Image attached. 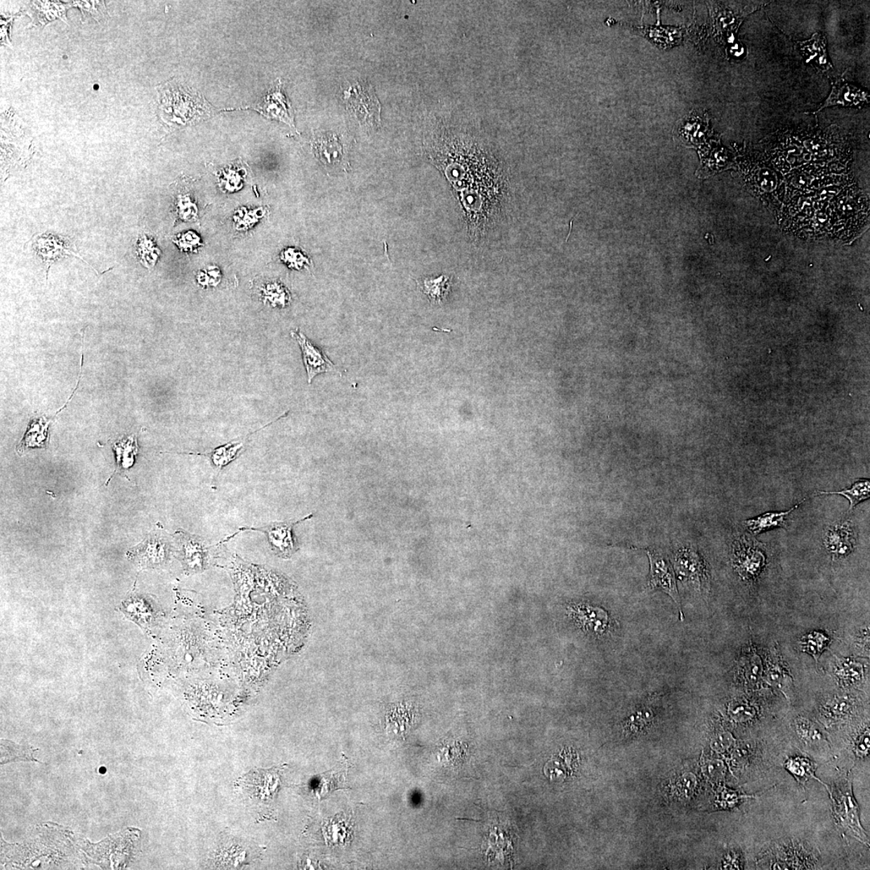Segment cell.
Returning a JSON list of instances; mask_svg holds the SVG:
<instances>
[{
  "instance_id": "6da1fadb",
  "label": "cell",
  "mask_w": 870,
  "mask_h": 870,
  "mask_svg": "<svg viewBox=\"0 0 870 870\" xmlns=\"http://www.w3.org/2000/svg\"><path fill=\"white\" fill-rule=\"evenodd\" d=\"M732 554L733 566L746 581L756 580L767 563L764 545L742 534L733 539Z\"/></svg>"
},
{
  "instance_id": "7a4b0ae2",
  "label": "cell",
  "mask_w": 870,
  "mask_h": 870,
  "mask_svg": "<svg viewBox=\"0 0 870 870\" xmlns=\"http://www.w3.org/2000/svg\"><path fill=\"white\" fill-rule=\"evenodd\" d=\"M347 106L355 117L366 127H378L381 124V105L371 86L359 84L345 92Z\"/></svg>"
},
{
  "instance_id": "3957f363",
  "label": "cell",
  "mask_w": 870,
  "mask_h": 870,
  "mask_svg": "<svg viewBox=\"0 0 870 870\" xmlns=\"http://www.w3.org/2000/svg\"><path fill=\"white\" fill-rule=\"evenodd\" d=\"M311 518H313V514H310L309 516L297 522H272L261 527H240L237 533L229 536L225 541L232 539L239 532H246V530H248V532L264 533L266 534L268 541H269L273 551L282 557L288 558L291 556L296 551L297 548L293 536L294 527L295 525Z\"/></svg>"
},
{
  "instance_id": "277c9868",
  "label": "cell",
  "mask_w": 870,
  "mask_h": 870,
  "mask_svg": "<svg viewBox=\"0 0 870 870\" xmlns=\"http://www.w3.org/2000/svg\"><path fill=\"white\" fill-rule=\"evenodd\" d=\"M650 560V572L648 587L650 589H659L671 596L678 607L681 620L683 621V614L681 608L680 594H678L676 579L674 570L668 560L654 551H647Z\"/></svg>"
},
{
  "instance_id": "5b68a950",
  "label": "cell",
  "mask_w": 870,
  "mask_h": 870,
  "mask_svg": "<svg viewBox=\"0 0 870 870\" xmlns=\"http://www.w3.org/2000/svg\"><path fill=\"white\" fill-rule=\"evenodd\" d=\"M32 249H34L37 255L41 257L44 264H46L47 275L49 268L51 267L53 263L62 259L65 256L79 257V259L86 262L83 257L76 253L75 245L69 239L59 237V235L53 234H40L37 235L34 238V242H32Z\"/></svg>"
},
{
  "instance_id": "8992f818",
  "label": "cell",
  "mask_w": 870,
  "mask_h": 870,
  "mask_svg": "<svg viewBox=\"0 0 870 870\" xmlns=\"http://www.w3.org/2000/svg\"><path fill=\"white\" fill-rule=\"evenodd\" d=\"M180 549L185 568L190 572L204 570L209 565L211 559V546H207L204 538L199 535L190 534L187 532H179Z\"/></svg>"
},
{
  "instance_id": "52a82bcc",
  "label": "cell",
  "mask_w": 870,
  "mask_h": 870,
  "mask_svg": "<svg viewBox=\"0 0 870 870\" xmlns=\"http://www.w3.org/2000/svg\"><path fill=\"white\" fill-rule=\"evenodd\" d=\"M855 544V529L850 520L838 522L826 530L824 545L834 559H841L851 554Z\"/></svg>"
},
{
  "instance_id": "ba28073f",
  "label": "cell",
  "mask_w": 870,
  "mask_h": 870,
  "mask_svg": "<svg viewBox=\"0 0 870 870\" xmlns=\"http://www.w3.org/2000/svg\"><path fill=\"white\" fill-rule=\"evenodd\" d=\"M829 794L833 798L837 822L842 825L843 828L850 829L857 838L862 842L866 841V836L859 822L857 806L852 797L851 788L848 789L847 786L844 792L841 791L838 794H836L834 791L833 794L831 792H829Z\"/></svg>"
},
{
  "instance_id": "9c48e42d",
  "label": "cell",
  "mask_w": 870,
  "mask_h": 870,
  "mask_svg": "<svg viewBox=\"0 0 870 870\" xmlns=\"http://www.w3.org/2000/svg\"><path fill=\"white\" fill-rule=\"evenodd\" d=\"M833 89L827 100L818 109L817 113L826 107L841 106L862 107L869 103V94L866 90L840 79L833 81Z\"/></svg>"
},
{
  "instance_id": "30bf717a",
  "label": "cell",
  "mask_w": 870,
  "mask_h": 870,
  "mask_svg": "<svg viewBox=\"0 0 870 870\" xmlns=\"http://www.w3.org/2000/svg\"><path fill=\"white\" fill-rule=\"evenodd\" d=\"M291 336L296 339L302 349L303 362L306 371H308L310 384L312 380L319 374L329 373V371L338 373L335 364L327 357L324 352L315 347L303 333L298 330L294 331L291 332Z\"/></svg>"
},
{
  "instance_id": "8fae6325",
  "label": "cell",
  "mask_w": 870,
  "mask_h": 870,
  "mask_svg": "<svg viewBox=\"0 0 870 870\" xmlns=\"http://www.w3.org/2000/svg\"><path fill=\"white\" fill-rule=\"evenodd\" d=\"M675 560L676 571L680 577L699 585L707 583V567L703 558L693 547H683L678 550Z\"/></svg>"
},
{
  "instance_id": "7c38bea8",
  "label": "cell",
  "mask_w": 870,
  "mask_h": 870,
  "mask_svg": "<svg viewBox=\"0 0 870 870\" xmlns=\"http://www.w3.org/2000/svg\"><path fill=\"white\" fill-rule=\"evenodd\" d=\"M315 147L325 166L335 169L344 165V150L341 140L335 135H321L315 140Z\"/></svg>"
},
{
  "instance_id": "4fadbf2b",
  "label": "cell",
  "mask_w": 870,
  "mask_h": 870,
  "mask_svg": "<svg viewBox=\"0 0 870 870\" xmlns=\"http://www.w3.org/2000/svg\"><path fill=\"white\" fill-rule=\"evenodd\" d=\"M798 46L807 62L813 64L822 70L833 68L826 51L827 40L823 35L815 34L811 39L798 42Z\"/></svg>"
},
{
  "instance_id": "5bb4252c",
  "label": "cell",
  "mask_w": 870,
  "mask_h": 870,
  "mask_svg": "<svg viewBox=\"0 0 870 870\" xmlns=\"http://www.w3.org/2000/svg\"><path fill=\"white\" fill-rule=\"evenodd\" d=\"M804 501L805 500H803L798 505L787 511L767 512L757 518L746 520L745 522L746 527L749 532L753 535H758L776 528H786L787 517L797 510Z\"/></svg>"
},
{
  "instance_id": "9a60e30c",
  "label": "cell",
  "mask_w": 870,
  "mask_h": 870,
  "mask_svg": "<svg viewBox=\"0 0 870 870\" xmlns=\"http://www.w3.org/2000/svg\"><path fill=\"white\" fill-rule=\"evenodd\" d=\"M833 671L837 680L844 687L860 683L864 674L863 665L850 658L837 659Z\"/></svg>"
},
{
  "instance_id": "2e32d148",
  "label": "cell",
  "mask_w": 870,
  "mask_h": 870,
  "mask_svg": "<svg viewBox=\"0 0 870 870\" xmlns=\"http://www.w3.org/2000/svg\"><path fill=\"white\" fill-rule=\"evenodd\" d=\"M251 435V434L246 437L242 441L232 442L227 445L218 447L210 452L204 454L197 453V455L209 457L213 466L218 470H221L238 457L239 454L243 449L246 441Z\"/></svg>"
},
{
  "instance_id": "e0dca14e",
  "label": "cell",
  "mask_w": 870,
  "mask_h": 870,
  "mask_svg": "<svg viewBox=\"0 0 870 870\" xmlns=\"http://www.w3.org/2000/svg\"><path fill=\"white\" fill-rule=\"evenodd\" d=\"M819 494L841 495L845 496L850 501V511H852L860 503L869 499L870 480L869 479H859L849 489H845L838 492H819Z\"/></svg>"
},
{
  "instance_id": "ac0fdd59",
  "label": "cell",
  "mask_w": 870,
  "mask_h": 870,
  "mask_svg": "<svg viewBox=\"0 0 870 870\" xmlns=\"http://www.w3.org/2000/svg\"><path fill=\"white\" fill-rule=\"evenodd\" d=\"M49 421H46L44 418L32 421L18 448V452L24 451L25 448L45 446L48 437Z\"/></svg>"
},
{
  "instance_id": "d6986e66",
  "label": "cell",
  "mask_w": 870,
  "mask_h": 870,
  "mask_svg": "<svg viewBox=\"0 0 870 870\" xmlns=\"http://www.w3.org/2000/svg\"><path fill=\"white\" fill-rule=\"evenodd\" d=\"M853 708V700L849 697H835L822 706V715L827 720H839L845 718Z\"/></svg>"
},
{
  "instance_id": "ffe728a7",
  "label": "cell",
  "mask_w": 870,
  "mask_h": 870,
  "mask_svg": "<svg viewBox=\"0 0 870 870\" xmlns=\"http://www.w3.org/2000/svg\"><path fill=\"white\" fill-rule=\"evenodd\" d=\"M785 767L801 784H805L810 779H817L815 775L817 765L805 758H788L785 763Z\"/></svg>"
},
{
  "instance_id": "44dd1931",
  "label": "cell",
  "mask_w": 870,
  "mask_h": 870,
  "mask_svg": "<svg viewBox=\"0 0 870 870\" xmlns=\"http://www.w3.org/2000/svg\"><path fill=\"white\" fill-rule=\"evenodd\" d=\"M580 612V619L589 631L601 633L609 626V618L608 614L601 609L587 607Z\"/></svg>"
},
{
  "instance_id": "7402d4cb",
  "label": "cell",
  "mask_w": 870,
  "mask_h": 870,
  "mask_svg": "<svg viewBox=\"0 0 870 870\" xmlns=\"http://www.w3.org/2000/svg\"><path fill=\"white\" fill-rule=\"evenodd\" d=\"M830 639L824 633L812 632L802 637L800 645L802 651L811 654L815 661H818L820 655L828 647Z\"/></svg>"
},
{
  "instance_id": "603a6c76",
  "label": "cell",
  "mask_w": 870,
  "mask_h": 870,
  "mask_svg": "<svg viewBox=\"0 0 870 870\" xmlns=\"http://www.w3.org/2000/svg\"><path fill=\"white\" fill-rule=\"evenodd\" d=\"M798 735L807 743H819L825 741V736L820 727L812 720L798 718L795 722Z\"/></svg>"
},
{
  "instance_id": "cb8c5ba5",
  "label": "cell",
  "mask_w": 870,
  "mask_h": 870,
  "mask_svg": "<svg viewBox=\"0 0 870 870\" xmlns=\"http://www.w3.org/2000/svg\"><path fill=\"white\" fill-rule=\"evenodd\" d=\"M114 448L117 452L119 465L124 468H128L133 465L134 458L138 452V442L135 437L131 436L127 440L119 441L114 446Z\"/></svg>"
},
{
  "instance_id": "d4e9b609",
  "label": "cell",
  "mask_w": 870,
  "mask_h": 870,
  "mask_svg": "<svg viewBox=\"0 0 870 870\" xmlns=\"http://www.w3.org/2000/svg\"><path fill=\"white\" fill-rule=\"evenodd\" d=\"M767 677L770 683L773 685L782 688L784 686L786 680L789 677V671H788L779 659L778 655H775L773 659L770 661Z\"/></svg>"
},
{
  "instance_id": "484cf974",
  "label": "cell",
  "mask_w": 870,
  "mask_h": 870,
  "mask_svg": "<svg viewBox=\"0 0 870 870\" xmlns=\"http://www.w3.org/2000/svg\"><path fill=\"white\" fill-rule=\"evenodd\" d=\"M232 847V849L223 850L218 857V860H222L218 862H220L223 866H231V868L244 863L248 853L246 850L235 849L237 846Z\"/></svg>"
},
{
  "instance_id": "4316f807",
  "label": "cell",
  "mask_w": 870,
  "mask_h": 870,
  "mask_svg": "<svg viewBox=\"0 0 870 870\" xmlns=\"http://www.w3.org/2000/svg\"><path fill=\"white\" fill-rule=\"evenodd\" d=\"M729 713L731 718L738 722H748L756 716V710L751 705L745 702H736L730 706Z\"/></svg>"
},
{
  "instance_id": "83f0119b",
  "label": "cell",
  "mask_w": 870,
  "mask_h": 870,
  "mask_svg": "<svg viewBox=\"0 0 870 870\" xmlns=\"http://www.w3.org/2000/svg\"><path fill=\"white\" fill-rule=\"evenodd\" d=\"M178 216L184 220H190L196 216V206L187 195H178L176 201Z\"/></svg>"
},
{
  "instance_id": "f1b7e54d",
  "label": "cell",
  "mask_w": 870,
  "mask_h": 870,
  "mask_svg": "<svg viewBox=\"0 0 870 870\" xmlns=\"http://www.w3.org/2000/svg\"><path fill=\"white\" fill-rule=\"evenodd\" d=\"M735 739L730 732H722L714 737L711 748L716 752H725L734 746Z\"/></svg>"
},
{
  "instance_id": "f546056e",
  "label": "cell",
  "mask_w": 870,
  "mask_h": 870,
  "mask_svg": "<svg viewBox=\"0 0 870 870\" xmlns=\"http://www.w3.org/2000/svg\"><path fill=\"white\" fill-rule=\"evenodd\" d=\"M174 243L177 244L179 249L185 251H192L199 246V238L198 235L193 232H187L182 235H178L176 239H174Z\"/></svg>"
},
{
  "instance_id": "4dcf8cb0",
  "label": "cell",
  "mask_w": 870,
  "mask_h": 870,
  "mask_svg": "<svg viewBox=\"0 0 870 870\" xmlns=\"http://www.w3.org/2000/svg\"><path fill=\"white\" fill-rule=\"evenodd\" d=\"M424 284L425 293L432 298L440 300L445 292L446 282H442V278L437 279L435 281L426 282Z\"/></svg>"
},
{
  "instance_id": "1f68e13d",
  "label": "cell",
  "mask_w": 870,
  "mask_h": 870,
  "mask_svg": "<svg viewBox=\"0 0 870 870\" xmlns=\"http://www.w3.org/2000/svg\"><path fill=\"white\" fill-rule=\"evenodd\" d=\"M855 751L857 756L866 758L869 753V730L864 731L856 742Z\"/></svg>"
},
{
  "instance_id": "d6a6232c",
  "label": "cell",
  "mask_w": 870,
  "mask_h": 870,
  "mask_svg": "<svg viewBox=\"0 0 870 870\" xmlns=\"http://www.w3.org/2000/svg\"><path fill=\"white\" fill-rule=\"evenodd\" d=\"M678 784H680V788L683 794L688 796L692 794L694 787H696L697 779L693 775L687 774L682 776L681 779L678 781Z\"/></svg>"
},
{
  "instance_id": "836d02e7",
  "label": "cell",
  "mask_w": 870,
  "mask_h": 870,
  "mask_svg": "<svg viewBox=\"0 0 870 870\" xmlns=\"http://www.w3.org/2000/svg\"><path fill=\"white\" fill-rule=\"evenodd\" d=\"M731 855L727 857V861L725 864V869H742L744 868V861L739 852L730 853Z\"/></svg>"
},
{
  "instance_id": "e575fe53",
  "label": "cell",
  "mask_w": 870,
  "mask_h": 870,
  "mask_svg": "<svg viewBox=\"0 0 870 870\" xmlns=\"http://www.w3.org/2000/svg\"><path fill=\"white\" fill-rule=\"evenodd\" d=\"M748 751H749L748 749L744 747L742 749H738L734 756V758L737 760V763L744 764L746 762V760L749 758Z\"/></svg>"
},
{
  "instance_id": "d590c367",
  "label": "cell",
  "mask_w": 870,
  "mask_h": 870,
  "mask_svg": "<svg viewBox=\"0 0 870 870\" xmlns=\"http://www.w3.org/2000/svg\"><path fill=\"white\" fill-rule=\"evenodd\" d=\"M98 772H100V774L101 775H105L107 773V769L104 767H101Z\"/></svg>"
}]
</instances>
